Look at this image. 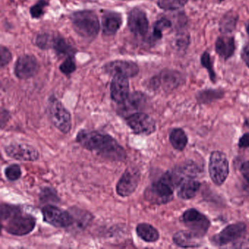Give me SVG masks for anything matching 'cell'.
I'll list each match as a JSON object with an SVG mask.
<instances>
[{"label":"cell","mask_w":249,"mask_h":249,"mask_svg":"<svg viewBox=\"0 0 249 249\" xmlns=\"http://www.w3.org/2000/svg\"><path fill=\"white\" fill-rule=\"evenodd\" d=\"M76 141L83 148L94 151L106 160L123 161L126 159L124 148L113 137L107 134L83 129L77 135Z\"/></svg>","instance_id":"1"},{"label":"cell","mask_w":249,"mask_h":249,"mask_svg":"<svg viewBox=\"0 0 249 249\" xmlns=\"http://www.w3.org/2000/svg\"><path fill=\"white\" fill-rule=\"evenodd\" d=\"M178 169L164 173L158 181L150 185L145 191V199L154 204H164L173 199V192L181 182Z\"/></svg>","instance_id":"2"},{"label":"cell","mask_w":249,"mask_h":249,"mask_svg":"<svg viewBox=\"0 0 249 249\" xmlns=\"http://www.w3.org/2000/svg\"><path fill=\"white\" fill-rule=\"evenodd\" d=\"M1 215L2 222H5L4 228L13 235H26L36 228V218L29 214H23L18 207L2 204Z\"/></svg>","instance_id":"3"},{"label":"cell","mask_w":249,"mask_h":249,"mask_svg":"<svg viewBox=\"0 0 249 249\" xmlns=\"http://www.w3.org/2000/svg\"><path fill=\"white\" fill-rule=\"evenodd\" d=\"M71 21L75 33L85 38H93L98 34L100 21L92 11H84L74 13Z\"/></svg>","instance_id":"4"},{"label":"cell","mask_w":249,"mask_h":249,"mask_svg":"<svg viewBox=\"0 0 249 249\" xmlns=\"http://www.w3.org/2000/svg\"><path fill=\"white\" fill-rule=\"evenodd\" d=\"M49 114L51 122L59 131L67 134L72 127L71 113L59 100L52 97L49 101Z\"/></svg>","instance_id":"5"},{"label":"cell","mask_w":249,"mask_h":249,"mask_svg":"<svg viewBox=\"0 0 249 249\" xmlns=\"http://www.w3.org/2000/svg\"><path fill=\"white\" fill-rule=\"evenodd\" d=\"M209 174L212 181L216 186H221L228 177L229 161L224 153L213 151L210 157Z\"/></svg>","instance_id":"6"},{"label":"cell","mask_w":249,"mask_h":249,"mask_svg":"<svg viewBox=\"0 0 249 249\" xmlns=\"http://www.w3.org/2000/svg\"><path fill=\"white\" fill-rule=\"evenodd\" d=\"M181 219L191 231L201 237L205 235L211 226L208 217L194 208L185 211Z\"/></svg>","instance_id":"7"},{"label":"cell","mask_w":249,"mask_h":249,"mask_svg":"<svg viewBox=\"0 0 249 249\" xmlns=\"http://www.w3.org/2000/svg\"><path fill=\"white\" fill-rule=\"evenodd\" d=\"M43 219L48 224L59 228L69 227L74 224L72 214L54 205H49L42 209Z\"/></svg>","instance_id":"8"},{"label":"cell","mask_w":249,"mask_h":249,"mask_svg":"<svg viewBox=\"0 0 249 249\" xmlns=\"http://www.w3.org/2000/svg\"><path fill=\"white\" fill-rule=\"evenodd\" d=\"M246 232V225L244 223L238 222L230 224L221 232L211 237V241L216 246H224L234 243L244 237Z\"/></svg>","instance_id":"9"},{"label":"cell","mask_w":249,"mask_h":249,"mask_svg":"<svg viewBox=\"0 0 249 249\" xmlns=\"http://www.w3.org/2000/svg\"><path fill=\"white\" fill-rule=\"evenodd\" d=\"M126 124L134 133L150 135L157 129L155 121L149 115L139 112L126 118Z\"/></svg>","instance_id":"10"},{"label":"cell","mask_w":249,"mask_h":249,"mask_svg":"<svg viewBox=\"0 0 249 249\" xmlns=\"http://www.w3.org/2000/svg\"><path fill=\"white\" fill-rule=\"evenodd\" d=\"M141 180V173L138 169L128 168L124 172L116 186V192L119 196L126 197L135 192Z\"/></svg>","instance_id":"11"},{"label":"cell","mask_w":249,"mask_h":249,"mask_svg":"<svg viewBox=\"0 0 249 249\" xmlns=\"http://www.w3.org/2000/svg\"><path fill=\"white\" fill-rule=\"evenodd\" d=\"M181 74L177 71H164L154 76L150 82V85L154 89L162 88L164 91H172L178 88L183 83Z\"/></svg>","instance_id":"12"},{"label":"cell","mask_w":249,"mask_h":249,"mask_svg":"<svg viewBox=\"0 0 249 249\" xmlns=\"http://www.w3.org/2000/svg\"><path fill=\"white\" fill-rule=\"evenodd\" d=\"M5 151L8 157L19 161H35L40 157L37 150L28 144L12 142L5 147Z\"/></svg>","instance_id":"13"},{"label":"cell","mask_w":249,"mask_h":249,"mask_svg":"<svg viewBox=\"0 0 249 249\" xmlns=\"http://www.w3.org/2000/svg\"><path fill=\"white\" fill-rule=\"evenodd\" d=\"M104 71L113 77L119 76L124 78H133L139 72V68L137 64L130 61L116 60L105 65Z\"/></svg>","instance_id":"14"},{"label":"cell","mask_w":249,"mask_h":249,"mask_svg":"<svg viewBox=\"0 0 249 249\" xmlns=\"http://www.w3.org/2000/svg\"><path fill=\"white\" fill-rule=\"evenodd\" d=\"M38 68V62L35 56L23 55L17 59L14 72L19 79H28L37 73Z\"/></svg>","instance_id":"15"},{"label":"cell","mask_w":249,"mask_h":249,"mask_svg":"<svg viewBox=\"0 0 249 249\" xmlns=\"http://www.w3.org/2000/svg\"><path fill=\"white\" fill-rule=\"evenodd\" d=\"M146 103V96L143 93L135 91L129 94L124 102L119 104V113L124 116L126 115V117H128L133 113L141 112V110L145 108Z\"/></svg>","instance_id":"16"},{"label":"cell","mask_w":249,"mask_h":249,"mask_svg":"<svg viewBox=\"0 0 249 249\" xmlns=\"http://www.w3.org/2000/svg\"><path fill=\"white\" fill-rule=\"evenodd\" d=\"M148 23L146 14L142 10L135 8L128 16V27L136 36H145L148 33Z\"/></svg>","instance_id":"17"},{"label":"cell","mask_w":249,"mask_h":249,"mask_svg":"<svg viewBox=\"0 0 249 249\" xmlns=\"http://www.w3.org/2000/svg\"><path fill=\"white\" fill-rule=\"evenodd\" d=\"M129 95V84L124 77H113L110 84V97L115 103L121 104Z\"/></svg>","instance_id":"18"},{"label":"cell","mask_w":249,"mask_h":249,"mask_svg":"<svg viewBox=\"0 0 249 249\" xmlns=\"http://www.w3.org/2000/svg\"><path fill=\"white\" fill-rule=\"evenodd\" d=\"M122 24V16L118 13L106 12L102 17L103 33L106 36H114L120 29Z\"/></svg>","instance_id":"19"},{"label":"cell","mask_w":249,"mask_h":249,"mask_svg":"<svg viewBox=\"0 0 249 249\" xmlns=\"http://www.w3.org/2000/svg\"><path fill=\"white\" fill-rule=\"evenodd\" d=\"M202 237L189 231H179L173 235L175 244L181 248H196L202 245Z\"/></svg>","instance_id":"20"},{"label":"cell","mask_w":249,"mask_h":249,"mask_svg":"<svg viewBox=\"0 0 249 249\" xmlns=\"http://www.w3.org/2000/svg\"><path fill=\"white\" fill-rule=\"evenodd\" d=\"M200 186V183L194 178H186L178 186V196L183 199H192L199 192Z\"/></svg>","instance_id":"21"},{"label":"cell","mask_w":249,"mask_h":249,"mask_svg":"<svg viewBox=\"0 0 249 249\" xmlns=\"http://www.w3.org/2000/svg\"><path fill=\"white\" fill-rule=\"evenodd\" d=\"M216 53L223 59H230L235 51V43L233 37L228 36H221L215 42Z\"/></svg>","instance_id":"22"},{"label":"cell","mask_w":249,"mask_h":249,"mask_svg":"<svg viewBox=\"0 0 249 249\" xmlns=\"http://www.w3.org/2000/svg\"><path fill=\"white\" fill-rule=\"evenodd\" d=\"M137 234L144 241L154 243L160 239L158 230L151 224L141 223L137 226Z\"/></svg>","instance_id":"23"},{"label":"cell","mask_w":249,"mask_h":249,"mask_svg":"<svg viewBox=\"0 0 249 249\" xmlns=\"http://www.w3.org/2000/svg\"><path fill=\"white\" fill-rule=\"evenodd\" d=\"M238 16L237 13L230 11L224 14L219 22L220 32L223 34H229L234 31L237 25Z\"/></svg>","instance_id":"24"},{"label":"cell","mask_w":249,"mask_h":249,"mask_svg":"<svg viewBox=\"0 0 249 249\" xmlns=\"http://www.w3.org/2000/svg\"><path fill=\"white\" fill-rule=\"evenodd\" d=\"M170 141L175 149L183 151L187 145L188 138L183 129L176 128L170 132Z\"/></svg>","instance_id":"25"},{"label":"cell","mask_w":249,"mask_h":249,"mask_svg":"<svg viewBox=\"0 0 249 249\" xmlns=\"http://www.w3.org/2000/svg\"><path fill=\"white\" fill-rule=\"evenodd\" d=\"M53 49L56 51V53L59 55H64V56H72L73 54V48L62 37L56 36L55 39L54 43H53Z\"/></svg>","instance_id":"26"},{"label":"cell","mask_w":249,"mask_h":249,"mask_svg":"<svg viewBox=\"0 0 249 249\" xmlns=\"http://www.w3.org/2000/svg\"><path fill=\"white\" fill-rule=\"evenodd\" d=\"M56 37L49 33H42L36 38V45L41 49H53Z\"/></svg>","instance_id":"27"},{"label":"cell","mask_w":249,"mask_h":249,"mask_svg":"<svg viewBox=\"0 0 249 249\" xmlns=\"http://www.w3.org/2000/svg\"><path fill=\"white\" fill-rule=\"evenodd\" d=\"M186 0H159L158 6L164 11H176L182 8Z\"/></svg>","instance_id":"28"},{"label":"cell","mask_w":249,"mask_h":249,"mask_svg":"<svg viewBox=\"0 0 249 249\" xmlns=\"http://www.w3.org/2000/svg\"><path fill=\"white\" fill-rule=\"evenodd\" d=\"M172 23L167 18H161L154 24L153 36L156 39H161L162 37V33L165 30L171 27Z\"/></svg>","instance_id":"29"},{"label":"cell","mask_w":249,"mask_h":249,"mask_svg":"<svg viewBox=\"0 0 249 249\" xmlns=\"http://www.w3.org/2000/svg\"><path fill=\"white\" fill-rule=\"evenodd\" d=\"M201 64H202V67H204L208 71L210 78H211L212 82L215 83L216 75H215V71H214L212 59H211V56H210V53L208 52H205L201 56Z\"/></svg>","instance_id":"30"},{"label":"cell","mask_w":249,"mask_h":249,"mask_svg":"<svg viewBox=\"0 0 249 249\" xmlns=\"http://www.w3.org/2000/svg\"><path fill=\"white\" fill-rule=\"evenodd\" d=\"M5 175L8 180L15 181L18 180L22 175L21 167L18 164H14L8 166L5 170Z\"/></svg>","instance_id":"31"},{"label":"cell","mask_w":249,"mask_h":249,"mask_svg":"<svg viewBox=\"0 0 249 249\" xmlns=\"http://www.w3.org/2000/svg\"><path fill=\"white\" fill-rule=\"evenodd\" d=\"M223 95V93L220 91H215V90H207V91H202L197 97L199 101L207 103V102L213 101L215 99L219 98Z\"/></svg>","instance_id":"32"},{"label":"cell","mask_w":249,"mask_h":249,"mask_svg":"<svg viewBox=\"0 0 249 249\" xmlns=\"http://www.w3.org/2000/svg\"><path fill=\"white\" fill-rule=\"evenodd\" d=\"M59 69H60L61 72L65 75H69L72 74L76 70V65H75L73 57L72 56H68L66 60L62 62Z\"/></svg>","instance_id":"33"},{"label":"cell","mask_w":249,"mask_h":249,"mask_svg":"<svg viewBox=\"0 0 249 249\" xmlns=\"http://www.w3.org/2000/svg\"><path fill=\"white\" fill-rule=\"evenodd\" d=\"M48 3L46 0H40L36 5H33L30 9V14L35 18H39L44 14L45 9Z\"/></svg>","instance_id":"34"},{"label":"cell","mask_w":249,"mask_h":249,"mask_svg":"<svg viewBox=\"0 0 249 249\" xmlns=\"http://www.w3.org/2000/svg\"><path fill=\"white\" fill-rule=\"evenodd\" d=\"M240 173L245 180L243 189L249 195V161L243 163L240 167Z\"/></svg>","instance_id":"35"},{"label":"cell","mask_w":249,"mask_h":249,"mask_svg":"<svg viewBox=\"0 0 249 249\" xmlns=\"http://www.w3.org/2000/svg\"><path fill=\"white\" fill-rule=\"evenodd\" d=\"M0 55H1V68L7 66L12 59V53L5 46L1 47L0 51Z\"/></svg>","instance_id":"36"},{"label":"cell","mask_w":249,"mask_h":249,"mask_svg":"<svg viewBox=\"0 0 249 249\" xmlns=\"http://www.w3.org/2000/svg\"><path fill=\"white\" fill-rule=\"evenodd\" d=\"M239 147L242 148H249V132L244 134L239 140Z\"/></svg>","instance_id":"37"},{"label":"cell","mask_w":249,"mask_h":249,"mask_svg":"<svg viewBox=\"0 0 249 249\" xmlns=\"http://www.w3.org/2000/svg\"><path fill=\"white\" fill-rule=\"evenodd\" d=\"M242 58L248 68H249V45L246 46L242 52Z\"/></svg>","instance_id":"38"},{"label":"cell","mask_w":249,"mask_h":249,"mask_svg":"<svg viewBox=\"0 0 249 249\" xmlns=\"http://www.w3.org/2000/svg\"><path fill=\"white\" fill-rule=\"evenodd\" d=\"M246 32H247L248 35H249V21H248L247 23H246Z\"/></svg>","instance_id":"39"},{"label":"cell","mask_w":249,"mask_h":249,"mask_svg":"<svg viewBox=\"0 0 249 249\" xmlns=\"http://www.w3.org/2000/svg\"><path fill=\"white\" fill-rule=\"evenodd\" d=\"M220 2H222V1H224V0H219Z\"/></svg>","instance_id":"40"}]
</instances>
